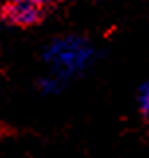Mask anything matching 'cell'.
I'll list each match as a JSON object with an SVG mask.
<instances>
[{"instance_id": "1", "label": "cell", "mask_w": 149, "mask_h": 158, "mask_svg": "<svg viewBox=\"0 0 149 158\" xmlns=\"http://www.w3.org/2000/svg\"><path fill=\"white\" fill-rule=\"evenodd\" d=\"M96 56L98 52L90 40L74 34L51 40L43 49V61L49 73L65 83L86 71L96 61Z\"/></svg>"}, {"instance_id": "2", "label": "cell", "mask_w": 149, "mask_h": 158, "mask_svg": "<svg viewBox=\"0 0 149 158\" xmlns=\"http://www.w3.org/2000/svg\"><path fill=\"white\" fill-rule=\"evenodd\" d=\"M4 18L12 26H33L41 20V6L33 0H10L4 6Z\"/></svg>"}, {"instance_id": "3", "label": "cell", "mask_w": 149, "mask_h": 158, "mask_svg": "<svg viewBox=\"0 0 149 158\" xmlns=\"http://www.w3.org/2000/svg\"><path fill=\"white\" fill-rule=\"evenodd\" d=\"M39 91L45 93V95H53V93H59L63 89V85H65V81L63 79H59L55 75H51V73H47L45 77L39 79Z\"/></svg>"}, {"instance_id": "4", "label": "cell", "mask_w": 149, "mask_h": 158, "mask_svg": "<svg viewBox=\"0 0 149 158\" xmlns=\"http://www.w3.org/2000/svg\"><path fill=\"white\" fill-rule=\"evenodd\" d=\"M137 107H139L143 121L149 125V81L141 83L139 89H137Z\"/></svg>"}, {"instance_id": "5", "label": "cell", "mask_w": 149, "mask_h": 158, "mask_svg": "<svg viewBox=\"0 0 149 158\" xmlns=\"http://www.w3.org/2000/svg\"><path fill=\"white\" fill-rule=\"evenodd\" d=\"M33 2H36V4H39V6H41V8H43V6H45V4H47V2H51V0H33Z\"/></svg>"}]
</instances>
